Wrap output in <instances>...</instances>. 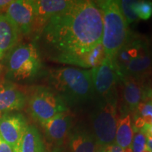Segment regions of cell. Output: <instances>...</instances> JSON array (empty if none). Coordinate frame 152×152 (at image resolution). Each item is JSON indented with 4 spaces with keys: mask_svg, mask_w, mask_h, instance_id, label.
Wrapping results in <instances>:
<instances>
[{
    "mask_svg": "<svg viewBox=\"0 0 152 152\" xmlns=\"http://www.w3.org/2000/svg\"><path fill=\"white\" fill-rule=\"evenodd\" d=\"M42 32L52 60L57 62L94 68L105 58L102 14L94 1H73L49 20Z\"/></svg>",
    "mask_w": 152,
    "mask_h": 152,
    "instance_id": "1",
    "label": "cell"
},
{
    "mask_svg": "<svg viewBox=\"0 0 152 152\" xmlns=\"http://www.w3.org/2000/svg\"><path fill=\"white\" fill-rule=\"evenodd\" d=\"M49 83L66 104H83L94 94L92 70L62 67L51 70Z\"/></svg>",
    "mask_w": 152,
    "mask_h": 152,
    "instance_id": "2",
    "label": "cell"
},
{
    "mask_svg": "<svg viewBox=\"0 0 152 152\" xmlns=\"http://www.w3.org/2000/svg\"><path fill=\"white\" fill-rule=\"evenodd\" d=\"M96 5L103 20L102 44L106 56L112 59L130 37L128 23L117 1H99Z\"/></svg>",
    "mask_w": 152,
    "mask_h": 152,
    "instance_id": "3",
    "label": "cell"
},
{
    "mask_svg": "<svg viewBox=\"0 0 152 152\" xmlns=\"http://www.w3.org/2000/svg\"><path fill=\"white\" fill-rule=\"evenodd\" d=\"M118 94L100 99L92 113V134L97 145L108 147L115 142L118 124Z\"/></svg>",
    "mask_w": 152,
    "mask_h": 152,
    "instance_id": "4",
    "label": "cell"
},
{
    "mask_svg": "<svg viewBox=\"0 0 152 152\" xmlns=\"http://www.w3.org/2000/svg\"><path fill=\"white\" fill-rule=\"evenodd\" d=\"M28 109L33 118L42 125L61 113L68 111L67 104L54 90L38 87L30 95Z\"/></svg>",
    "mask_w": 152,
    "mask_h": 152,
    "instance_id": "5",
    "label": "cell"
},
{
    "mask_svg": "<svg viewBox=\"0 0 152 152\" xmlns=\"http://www.w3.org/2000/svg\"><path fill=\"white\" fill-rule=\"evenodd\" d=\"M7 64L9 77L16 80L33 77L39 71L41 66L37 49L33 44L13 48L7 57Z\"/></svg>",
    "mask_w": 152,
    "mask_h": 152,
    "instance_id": "6",
    "label": "cell"
},
{
    "mask_svg": "<svg viewBox=\"0 0 152 152\" xmlns=\"http://www.w3.org/2000/svg\"><path fill=\"white\" fill-rule=\"evenodd\" d=\"M92 73L94 94L99 99L118 94L116 85L120 79L111 58L106 56L99 66L92 68Z\"/></svg>",
    "mask_w": 152,
    "mask_h": 152,
    "instance_id": "7",
    "label": "cell"
},
{
    "mask_svg": "<svg viewBox=\"0 0 152 152\" xmlns=\"http://www.w3.org/2000/svg\"><path fill=\"white\" fill-rule=\"evenodd\" d=\"M5 14L14 25L19 34L28 35L34 30L36 18L35 1H12L7 7Z\"/></svg>",
    "mask_w": 152,
    "mask_h": 152,
    "instance_id": "8",
    "label": "cell"
},
{
    "mask_svg": "<svg viewBox=\"0 0 152 152\" xmlns=\"http://www.w3.org/2000/svg\"><path fill=\"white\" fill-rule=\"evenodd\" d=\"M123 83V109L125 113L135 111L139 104L144 100L151 99L152 91L144 85V80L130 76L119 77Z\"/></svg>",
    "mask_w": 152,
    "mask_h": 152,
    "instance_id": "9",
    "label": "cell"
},
{
    "mask_svg": "<svg viewBox=\"0 0 152 152\" xmlns=\"http://www.w3.org/2000/svg\"><path fill=\"white\" fill-rule=\"evenodd\" d=\"M149 46V42L144 37L131 35L130 33V37L125 45L112 58L113 64L118 77L129 63L137 58L144 49Z\"/></svg>",
    "mask_w": 152,
    "mask_h": 152,
    "instance_id": "10",
    "label": "cell"
},
{
    "mask_svg": "<svg viewBox=\"0 0 152 152\" xmlns=\"http://www.w3.org/2000/svg\"><path fill=\"white\" fill-rule=\"evenodd\" d=\"M27 125L21 114H5L0 117V136L14 150Z\"/></svg>",
    "mask_w": 152,
    "mask_h": 152,
    "instance_id": "11",
    "label": "cell"
},
{
    "mask_svg": "<svg viewBox=\"0 0 152 152\" xmlns=\"http://www.w3.org/2000/svg\"><path fill=\"white\" fill-rule=\"evenodd\" d=\"M73 1L68 0L35 1L36 18L34 30H42L49 20L66 11Z\"/></svg>",
    "mask_w": 152,
    "mask_h": 152,
    "instance_id": "12",
    "label": "cell"
},
{
    "mask_svg": "<svg viewBox=\"0 0 152 152\" xmlns=\"http://www.w3.org/2000/svg\"><path fill=\"white\" fill-rule=\"evenodd\" d=\"M71 125V115L67 111L58 114L42 125L47 138L58 146H60L67 138Z\"/></svg>",
    "mask_w": 152,
    "mask_h": 152,
    "instance_id": "13",
    "label": "cell"
},
{
    "mask_svg": "<svg viewBox=\"0 0 152 152\" xmlns=\"http://www.w3.org/2000/svg\"><path fill=\"white\" fill-rule=\"evenodd\" d=\"M26 102L25 94L10 82L0 83V113L20 110Z\"/></svg>",
    "mask_w": 152,
    "mask_h": 152,
    "instance_id": "14",
    "label": "cell"
},
{
    "mask_svg": "<svg viewBox=\"0 0 152 152\" xmlns=\"http://www.w3.org/2000/svg\"><path fill=\"white\" fill-rule=\"evenodd\" d=\"M152 69V54L149 46L144 49L137 58L127 65L125 69L120 74L119 77L130 76L135 78L144 80Z\"/></svg>",
    "mask_w": 152,
    "mask_h": 152,
    "instance_id": "15",
    "label": "cell"
},
{
    "mask_svg": "<svg viewBox=\"0 0 152 152\" xmlns=\"http://www.w3.org/2000/svg\"><path fill=\"white\" fill-rule=\"evenodd\" d=\"M14 152H46L39 131L34 125H27Z\"/></svg>",
    "mask_w": 152,
    "mask_h": 152,
    "instance_id": "16",
    "label": "cell"
},
{
    "mask_svg": "<svg viewBox=\"0 0 152 152\" xmlns=\"http://www.w3.org/2000/svg\"><path fill=\"white\" fill-rule=\"evenodd\" d=\"M97 147L92 133L78 127L70 136V152H94Z\"/></svg>",
    "mask_w": 152,
    "mask_h": 152,
    "instance_id": "17",
    "label": "cell"
},
{
    "mask_svg": "<svg viewBox=\"0 0 152 152\" xmlns=\"http://www.w3.org/2000/svg\"><path fill=\"white\" fill-rule=\"evenodd\" d=\"M20 34L4 14H0V50H10L17 43Z\"/></svg>",
    "mask_w": 152,
    "mask_h": 152,
    "instance_id": "18",
    "label": "cell"
},
{
    "mask_svg": "<svg viewBox=\"0 0 152 152\" xmlns=\"http://www.w3.org/2000/svg\"><path fill=\"white\" fill-rule=\"evenodd\" d=\"M134 133L130 115L125 114L118 121L115 143L123 149H132Z\"/></svg>",
    "mask_w": 152,
    "mask_h": 152,
    "instance_id": "19",
    "label": "cell"
},
{
    "mask_svg": "<svg viewBox=\"0 0 152 152\" xmlns=\"http://www.w3.org/2000/svg\"><path fill=\"white\" fill-rule=\"evenodd\" d=\"M145 124L152 125V99L144 100L134 112V132L140 131Z\"/></svg>",
    "mask_w": 152,
    "mask_h": 152,
    "instance_id": "20",
    "label": "cell"
},
{
    "mask_svg": "<svg viewBox=\"0 0 152 152\" xmlns=\"http://www.w3.org/2000/svg\"><path fill=\"white\" fill-rule=\"evenodd\" d=\"M134 11L139 18L148 20L152 16V2L149 1H136L134 6Z\"/></svg>",
    "mask_w": 152,
    "mask_h": 152,
    "instance_id": "21",
    "label": "cell"
},
{
    "mask_svg": "<svg viewBox=\"0 0 152 152\" xmlns=\"http://www.w3.org/2000/svg\"><path fill=\"white\" fill-rule=\"evenodd\" d=\"M118 4L120 9L123 16L126 19L128 23H132L137 20L138 17L137 16L134 11V6L136 1H131V0H123V1H117Z\"/></svg>",
    "mask_w": 152,
    "mask_h": 152,
    "instance_id": "22",
    "label": "cell"
},
{
    "mask_svg": "<svg viewBox=\"0 0 152 152\" xmlns=\"http://www.w3.org/2000/svg\"><path fill=\"white\" fill-rule=\"evenodd\" d=\"M147 149V137L141 131H137L134 133L132 143V152H144Z\"/></svg>",
    "mask_w": 152,
    "mask_h": 152,
    "instance_id": "23",
    "label": "cell"
},
{
    "mask_svg": "<svg viewBox=\"0 0 152 152\" xmlns=\"http://www.w3.org/2000/svg\"><path fill=\"white\" fill-rule=\"evenodd\" d=\"M0 152H14L12 147L0 136Z\"/></svg>",
    "mask_w": 152,
    "mask_h": 152,
    "instance_id": "24",
    "label": "cell"
},
{
    "mask_svg": "<svg viewBox=\"0 0 152 152\" xmlns=\"http://www.w3.org/2000/svg\"><path fill=\"white\" fill-rule=\"evenodd\" d=\"M140 131L143 133L147 138L152 139V125L145 124L142 127Z\"/></svg>",
    "mask_w": 152,
    "mask_h": 152,
    "instance_id": "25",
    "label": "cell"
},
{
    "mask_svg": "<svg viewBox=\"0 0 152 152\" xmlns=\"http://www.w3.org/2000/svg\"><path fill=\"white\" fill-rule=\"evenodd\" d=\"M12 2V0H0V12L4 11L6 12L7 7Z\"/></svg>",
    "mask_w": 152,
    "mask_h": 152,
    "instance_id": "26",
    "label": "cell"
},
{
    "mask_svg": "<svg viewBox=\"0 0 152 152\" xmlns=\"http://www.w3.org/2000/svg\"><path fill=\"white\" fill-rule=\"evenodd\" d=\"M147 148L149 151L152 152V139L147 138Z\"/></svg>",
    "mask_w": 152,
    "mask_h": 152,
    "instance_id": "27",
    "label": "cell"
},
{
    "mask_svg": "<svg viewBox=\"0 0 152 152\" xmlns=\"http://www.w3.org/2000/svg\"><path fill=\"white\" fill-rule=\"evenodd\" d=\"M94 152H108L107 149H106V147H102V146L97 145L96 150Z\"/></svg>",
    "mask_w": 152,
    "mask_h": 152,
    "instance_id": "28",
    "label": "cell"
},
{
    "mask_svg": "<svg viewBox=\"0 0 152 152\" xmlns=\"http://www.w3.org/2000/svg\"><path fill=\"white\" fill-rule=\"evenodd\" d=\"M53 152H61V151L59 149H58V148H55V149H54V151H53Z\"/></svg>",
    "mask_w": 152,
    "mask_h": 152,
    "instance_id": "29",
    "label": "cell"
},
{
    "mask_svg": "<svg viewBox=\"0 0 152 152\" xmlns=\"http://www.w3.org/2000/svg\"><path fill=\"white\" fill-rule=\"evenodd\" d=\"M2 55H3V53L1 52V50H0V59H1V56H2Z\"/></svg>",
    "mask_w": 152,
    "mask_h": 152,
    "instance_id": "30",
    "label": "cell"
},
{
    "mask_svg": "<svg viewBox=\"0 0 152 152\" xmlns=\"http://www.w3.org/2000/svg\"><path fill=\"white\" fill-rule=\"evenodd\" d=\"M1 71H2V66L0 64V73H1Z\"/></svg>",
    "mask_w": 152,
    "mask_h": 152,
    "instance_id": "31",
    "label": "cell"
}]
</instances>
